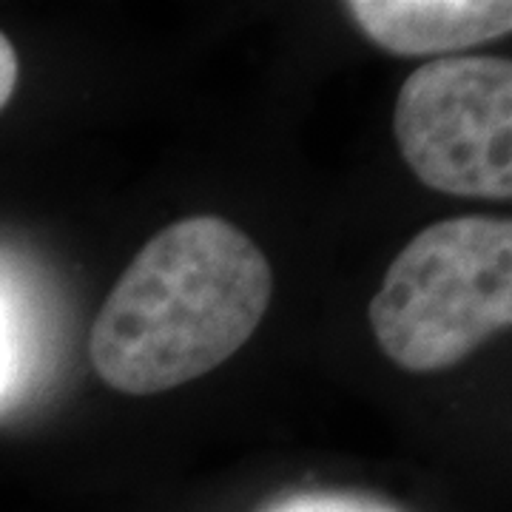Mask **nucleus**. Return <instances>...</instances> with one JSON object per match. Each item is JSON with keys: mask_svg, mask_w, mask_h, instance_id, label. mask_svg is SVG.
Masks as SVG:
<instances>
[{"mask_svg": "<svg viewBox=\"0 0 512 512\" xmlns=\"http://www.w3.org/2000/svg\"><path fill=\"white\" fill-rule=\"evenodd\" d=\"M274 296L268 256L214 214L171 222L114 282L89 336L92 367L126 396H154L228 362Z\"/></svg>", "mask_w": 512, "mask_h": 512, "instance_id": "f257e3e1", "label": "nucleus"}, {"mask_svg": "<svg viewBox=\"0 0 512 512\" xmlns=\"http://www.w3.org/2000/svg\"><path fill=\"white\" fill-rule=\"evenodd\" d=\"M367 319L402 370L464 362L512 325V222L453 217L424 228L390 262Z\"/></svg>", "mask_w": 512, "mask_h": 512, "instance_id": "f03ea898", "label": "nucleus"}, {"mask_svg": "<svg viewBox=\"0 0 512 512\" xmlns=\"http://www.w3.org/2000/svg\"><path fill=\"white\" fill-rule=\"evenodd\" d=\"M393 134L404 163L441 194L512 197V63L439 57L402 83Z\"/></svg>", "mask_w": 512, "mask_h": 512, "instance_id": "7ed1b4c3", "label": "nucleus"}, {"mask_svg": "<svg viewBox=\"0 0 512 512\" xmlns=\"http://www.w3.org/2000/svg\"><path fill=\"white\" fill-rule=\"evenodd\" d=\"M348 15L384 52L433 57L510 35L507 0H350Z\"/></svg>", "mask_w": 512, "mask_h": 512, "instance_id": "20e7f679", "label": "nucleus"}, {"mask_svg": "<svg viewBox=\"0 0 512 512\" xmlns=\"http://www.w3.org/2000/svg\"><path fill=\"white\" fill-rule=\"evenodd\" d=\"M259 512H402L382 498L359 493H339V490H308L293 493L268 504Z\"/></svg>", "mask_w": 512, "mask_h": 512, "instance_id": "39448f33", "label": "nucleus"}, {"mask_svg": "<svg viewBox=\"0 0 512 512\" xmlns=\"http://www.w3.org/2000/svg\"><path fill=\"white\" fill-rule=\"evenodd\" d=\"M18 77V52H15V46H12V40L0 32V111H3V106H6L9 100H12L15 89H18Z\"/></svg>", "mask_w": 512, "mask_h": 512, "instance_id": "423d86ee", "label": "nucleus"}, {"mask_svg": "<svg viewBox=\"0 0 512 512\" xmlns=\"http://www.w3.org/2000/svg\"><path fill=\"white\" fill-rule=\"evenodd\" d=\"M12 367H15V336H12V325H9V311L0 299V393L12 379Z\"/></svg>", "mask_w": 512, "mask_h": 512, "instance_id": "0eeeda50", "label": "nucleus"}]
</instances>
